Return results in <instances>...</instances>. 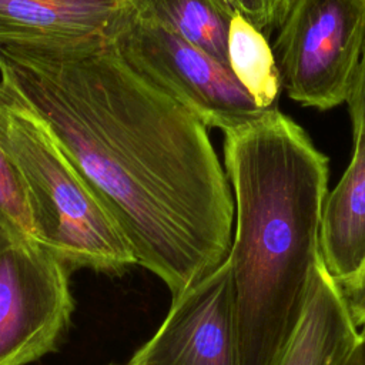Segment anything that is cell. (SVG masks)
<instances>
[{
  "instance_id": "6da1fadb",
  "label": "cell",
  "mask_w": 365,
  "mask_h": 365,
  "mask_svg": "<svg viewBox=\"0 0 365 365\" xmlns=\"http://www.w3.org/2000/svg\"><path fill=\"white\" fill-rule=\"evenodd\" d=\"M0 87L44 121L173 297L224 262L235 202L207 125L110 37L0 46Z\"/></svg>"
},
{
  "instance_id": "7a4b0ae2",
  "label": "cell",
  "mask_w": 365,
  "mask_h": 365,
  "mask_svg": "<svg viewBox=\"0 0 365 365\" xmlns=\"http://www.w3.org/2000/svg\"><path fill=\"white\" fill-rule=\"evenodd\" d=\"M234 191L230 265L240 365H277L321 264L329 160L278 107L224 131Z\"/></svg>"
},
{
  "instance_id": "3957f363",
  "label": "cell",
  "mask_w": 365,
  "mask_h": 365,
  "mask_svg": "<svg viewBox=\"0 0 365 365\" xmlns=\"http://www.w3.org/2000/svg\"><path fill=\"white\" fill-rule=\"evenodd\" d=\"M0 145L21 181L37 242L74 268L120 274L137 264L115 220L44 121L1 87Z\"/></svg>"
},
{
  "instance_id": "277c9868",
  "label": "cell",
  "mask_w": 365,
  "mask_h": 365,
  "mask_svg": "<svg viewBox=\"0 0 365 365\" xmlns=\"http://www.w3.org/2000/svg\"><path fill=\"white\" fill-rule=\"evenodd\" d=\"M108 37L138 76L207 127L227 131L269 110L257 106L230 66L174 31L133 16L123 6Z\"/></svg>"
},
{
  "instance_id": "5b68a950",
  "label": "cell",
  "mask_w": 365,
  "mask_h": 365,
  "mask_svg": "<svg viewBox=\"0 0 365 365\" xmlns=\"http://www.w3.org/2000/svg\"><path fill=\"white\" fill-rule=\"evenodd\" d=\"M365 47V0H294L274 43L281 84L304 107L346 103Z\"/></svg>"
},
{
  "instance_id": "8992f818",
  "label": "cell",
  "mask_w": 365,
  "mask_h": 365,
  "mask_svg": "<svg viewBox=\"0 0 365 365\" xmlns=\"http://www.w3.org/2000/svg\"><path fill=\"white\" fill-rule=\"evenodd\" d=\"M68 268L34 240L0 250V365H27L56 348L74 309Z\"/></svg>"
},
{
  "instance_id": "52a82bcc",
  "label": "cell",
  "mask_w": 365,
  "mask_h": 365,
  "mask_svg": "<svg viewBox=\"0 0 365 365\" xmlns=\"http://www.w3.org/2000/svg\"><path fill=\"white\" fill-rule=\"evenodd\" d=\"M127 365H240L227 258L173 297L160 328Z\"/></svg>"
},
{
  "instance_id": "ba28073f",
  "label": "cell",
  "mask_w": 365,
  "mask_h": 365,
  "mask_svg": "<svg viewBox=\"0 0 365 365\" xmlns=\"http://www.w3.org/2000/svg\"><path fill=\"white\" fill-rule=\"evenodd\" d=\"M121 6V0H0V46L108 37Z\"/></svg>"
},
{
  "instance_id": "9c48e42d",
  "label": "cell",
  "mask_w": 365,
  "mask_h": 365,
  "mask_svg": "<svg viewBox=\"0 0 365 365\" xmlns=\"http://www.w3.org/2000/svg\"><path fill=\"white\" fill-rule=\"evenodd\" d=\"M319 250L329 275L345 287L365 267V130H354L351 161L321 214Z\"/></svg>"
},
{
  "instance_id": "30bf717a",
  "label": "cell",
  "mask_w": 365,
  "mask_h": 365,
  "mask_svg": "<svg viewBox=\"0 0 365 365\" xmlns=\"http://www.w3.org/2000/svg\"><path fill=\"white\" fill-rule=\"evenodd\" d=\"M358 336L341 287L321 261L304 314L277 365H344Z\"/></svg>"
},
{
  "instance_id": "8fae6325",
  "label": "cell",
  "mask_w": 365,
  "mask_h": 365,
  "mask_svg": "<svg viewBox=\"0 0 365 365\" xmlns=\"http://www.w3.org/2000/svg\"><path fill=\"white\" fill-rule=\"evenodd\" d=\"M133 16L163 26L228 66L234 10L225 0H121Z\"/></svg>"
},
{
  "instance_id": "7c38bea8",
  "label": "cell",
  "mask_w": 365,
  "mask_h": 365,
  "mask_svg": "<svg viewBox=\"0 0 365 365\" xmlns=\"http://www.w3.org/2000/svg\"><path fill=\"white\" fill-rule=\"evenodd\" d=\"M228 66L258 107H277L281 76L267 36L234 13L228 30Z\"/></svg>"
},
{
  "instance_id": "4fadbf2b",
  "label": "cell",
  "mask_w": 365,
  "mask_h": 365,
  "mask_svg": "<svg viewBox=\"0 0 365 365\" xmlns=\"http://www.w3.org/2000/svg\"><path fill=\"white\" fill-rule=\"evenodd\" d=\"M0 225L13 237L34 240L24 190L10 158L0 145Z\"/></svg>"
},
{
  "instance_id": "5bb4252c",
  "label": "cell",
  "mask_w": 365,
  "mask_h": 365,
  "mask_svg": "<svg viewBox=\"0 0 365 365\" xmlns=\"http://www.w3.org/2000/svg\"><path fill=\"white\" fill-rule=\"evenodd\" d=\"M231 9L268 36L279 29L294 0H225Z\"/></svg>"
},
{
  "instance_id": "9a60e30c",
  "label": "cell",
  "mask_w": 365,
  "mask_h": 365,
  "mask_svg": "<svg viewBox=\"0 0 365 365\" xmlns=\"http://www.w3.org/2000/svg\"><path fill=\"white\" fill-rule=\"evenodd\" d=\"M346 104L352 121V130H365V47L361 56L354 87Z\"/></svg>"
},
{
  "instance_id": "2e32d148",
  "label": "cell",
  "mask_w": 365,
  "mask_h": 365,
  "mask_svg": "<svg viewBox=\"0 0 365 365\" xmlns=\"http://www.w3.org/2000/svg\"><path fill=\"white\" fill-rule=\"evenodd\" d=\"M348 302L352 318L358 327H365V267L359 277L351 284L341 287Z\"/></svg>"
},
{
  "instance_id": "e0dca14e",
  "label": "cell",
  "mask_w": 365,
  "mask_h": 365,
  "mask_svg": "<svg viewBox=\"0 0 365 365\" xmlns=\"http://www.w3.org/2000/svg\"><path fill=\"white\" fill-rule=\"evenodd\" d=\"M344 365H365V327H362V331H359L358 341Z\"/></svg>"
},
{
  "instance_id": "ac0fdd59",
  "label": "cell",
  "mask_w": 365,
  "mask_h": 365,
  "mask_svg": "<svg viewBox=\"0 0 365 365\" xmlns=\"http://www.w3.org/2000/svg\"><path fill=\"white\" fill-rule=\"evenodd\" d=\"M13 238H16V237H13L4 227L0 225V250H1L6 244H9Z\"/></svg>"
}]
</instances>
